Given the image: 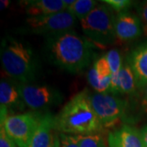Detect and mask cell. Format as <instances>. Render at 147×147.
Here are the masks:
<instances>
[{"instance_id": "6da1fadb", "label": "cell", "mask_w": 147, "mask_h": 147, "mask_svg": "<svg viewBox=\"0 0 147 147\" xmlns=\"http://www.w3.org/2000/svg\"><path fill=\"white\" fill-rule=\"evenodd\" d=\"M44 38L43 48L48 61L69 73L83 71L94 58L96 47L74 30L50 34Z\"/></svg>"}, {"instance_id": "7a4b0ae2", "label": "cell", "mask_w": 147, "mask_h": 147, "mask_svg": "<svg viewBox=\"0 0 147 147\" xmlns=\"http://www.w3.org/2000/svg\"><path fill=\"white\" fill-rule=\"evenodd\" d=\"M90 92L84 89L75 94L54 118L56 131L70 135L101 132L104 129L92 107Z\"/></svg>"}, {"instance_id": "3957f363", "label": "cell", "mask_w": 147, "mask_h": 147, "mask_svg": "<svg viewBox=\"0 0 147 147\" xmlns=\"http://www.w3.org/2000/svg\"><path fill=\"white\" fill-rule=\"evenodd\" d=\"M2 68L19 84L32 83L39 70V61L31 45L13 36L3 38L0 48Z\"/></svg>"}, {"instance_id": "277c9868", "label": "cell", "mask_w": 147, "mask_h": 147, "mask_svg": "<svg viewBox=\"0 0 147 147\" xmlns=\"http://www.w3.org/2000/svg\"><path fill=\"white\" fill-rule=\"evenodd\" d=\"M115 11L104 3H99L83 21L81 28L90 42L99 48H104L115 43Z\"/></svg>"}, {"instance_id": "5b68a950", "label": "cell", "mask_w": 147, "mask_h": 147, "mask_svg": "<svg viewBox=\"0 0 147 147\" xmlns=\"http://www.w3.org/2000/svg\"><path fill=\"white\" fill-rule=\"evenodd\" d=\"M77 19L69 11H64L47 16L28 17L18 31L46 37L59 32L73 30Z\"/></svg>"}, {"instance_id": "8992f818", "label": "cell", "mask_w": 147, "mask_h": 147, "mask_svg": "<svg viewBox=\"0 0 147 147\" xmlns=\"http://www.w3.org/2000/svg\"><path fill=\"white\" fill-rule=\"evenodd\" d=\"M92 107L103 128L115 127L124 119L127 112V100L109 92L90 93Z\"/></svg>"}, {"instance_id": "52a82bcc", "label": "cell", "mask_w": 147, "mask_h": 147, "mask_svg": "<svg viewBox=\"0 0 147 147\" xmlns=\"http://www.w3.org/2000/svg\"><path fill=\"white\" fill-rule=\"evenodd\" d=\"M44 114L41 112H26L9 115L1 124L7 136L18 147H26L39 125Z\"/></svg>"}, {"instance_id": "ba28073f", "label": "cell", "mask_w": 147, "mask_h": 147, "mask_svg": "<svg viewBox=\"0 0 147 147\" xmlns=\"http://www.w3.org/2000/svg\"><path fill=\"white\" fill-rule=\"evenodd\" d=\"M19 89L26 107L36 112L60 105L64 100L59 90L47 84H19Z\"/></svg>"}, {"instance_id": "9c48e42d", "label": "cell", "mask_w": 147, "mask_h": 147, "mask_svg": "<svg viewBox=\"0 0 147 147\" xmlns=\"http://www.w3.org/2000/svg\"><path fill=\"white\" fill-rule=\"evenodd\" d=\"M143 26L140 16L127 9L117 13L115 19V34L117 39L122 42L136 40L143 34Z\"/></svg>"}, {"instance_id": "30bf717a", "label": "cell", "mask_w": 147, "mask_h": 147, "mask_svg": "<svg viewBox=\"0 0 147 147\" xmlns=\"http://www.w3.org/2000/svg\"><path fill=\"white\" fill-rule=\"evenodd\" d=\"M112 79V71L105 55L96 59L88 73V81L96 92H108Z\"/></svg>"}, {"instance_id": "8fae6325", "label": "cell", "mask_w": 147, "mask_h": 147, "mask_svg": "<svg viewBox=\"0 0 147 147\" xmlns=\"http://www.w3.org/2000/svg\"><path fill=\"white\" fill-rule=\"evenodd\" d=\"M107 144L108 147H146L141 131L128 124L110 131Z\"/></svg>"}, {"instance_id": "7c38bea8", "label": "cell", "mask_w": 147, "mask_h": 147, "mask_svg": "<svg viewBox=\"0 0 147 147\" xmlns=\"http://www.w3.org/2000/svg\"><path fill=\"white\" fill-rule=\"evenodd\" d=\"M0 105L8 113L22 111L26 105L22 99L19 84L15 80L2 79L0 82Z\"/></svg>"}, {"instance_id": "4fadbf2b", "label": "cell", "mask_w": 147, "mask_h": 147, "mask_svg": "<svg viewBox=\"0 0 147 147\" xmlns=\"http://www.w3.org/2000/svg\"><path fill=\"white\" fill-rule=\"evenodd\" d=\"M126 61L135 74L137 88L142 89L147 85V40L131 49Z\"/></svg>"}, {"instance_id": "5bb4252c", "label": "cell", "mask_w": 147, "mask_h": 147, "mask_svg": "<svg viewBox=\"0 0 147 147\" xmlns=\"http://www.w3.org/2000/svg\"><path fill=\"white\" fill-rule=\"evenodd\" d=\"M137 88L135 74L128 63L124 61L119 73L112 77L108 92L116 96L130 95L135 93Z\"/></svg>"}, {"instance_id": "9a60e30c", "label": "cell", "mask_w": 147, "mask_h": 147, "mask_svg": "<svg viewBox=\"0 0 147 147\" xmlns=\"http://www.w3.org/2000/svg\"><path fill=\"white\" fill-rule=\"evenodd\" d=\"M28 17L47 16L66 11L63 0H27L21 1Z\"/></svg>"}, {"instance_id": "2e32d148", "label": "cell", "mask_w": 147, "mask_h": 147, "mask_svg": "<svg viewBox=\"0 0 147 147\" xmlns=\"http://www.w3.org/2000/svg\"><path fill=\"white\" fill-rule=\"evenodd\" d=\"M54 118L51 113L42 116L39 125L26 147H50L52 145L54 128Z\"/></svg>"}, {"instance_id": "e0dca14e", "label": "cell", "mask_w": 147, "mask_h": 147, "mask_svg": "<svg viewBox=\"0 0 147 147\" xmlns=\"http://www.w3.org/2000/svg\"><path fill=\"white\" fill-rule=\"evenodd\" d=\"M97 5V2L93 0H75L74 3L67 11L81 21L88 16Z\"/></svg>"}, {"instance_id": "ac0fdd59", "label": "cell", "mask_w": 147, "mask_h": 147, "mask_svg": "<svg viewBox=\"0 0 147 147\" xmlns=\"http://www.w3.org/2000/svg\"><path fill=\"white\" fill-rule=\"evenodd\" d=\"M74 136L80 147H108V144L101 132Z\"/></svg>"}, {"instance_id": "d6986e66", "label": "cell", "mask_w": 147, "mask_h": 147, "mask_svg": "<svg viewBox=\"0 0 147 147\" xmlns=\"http://www.w3.org/2000/svg\"><path fill=\"white\" fill-rule=\"evenodd\" d=\"M110 64V69L112 71V77L119 73L123 65V61L121 56L120 52L117 49H111L105 54Z\"/></svg>"}, {"instance_id": "ffe728a7", "label": "cell", "mask_w": 147, "mask_h": 147, "mask_svg": "<svg viewBox=\"0 0 147 147\" xmlns=\"http://www.w3.org/2000/svg\"><path fill=\"white\" fill-rule=\"evenodd\" d=\"M102 3L110 6L113 10L118 13L122 11L127 10L132 3V2L129 0H105L102 1Z\"/></svg>"}, {"instance_id": "44dd1931", "label": "cell", "mask_w": 147, "mask_h": 147, "mask_svg": "<svg viewBox=\"0 0 147 147\" xmlns=\"http://www.w3.org/2000/svg\"><path fill=\"white\" fill-rule=\"evenodd\" d=\"M61 147H80L74 135L59 132Z\"/></svg>"}, {"instance_id": "7402d4cb", "label": "cell", "mask_w": 147, "mask_h": 147, "mask_svg": "<svg viewBox=\"0 0 147 147\" xmlns=\"http://www.w3.org/2000/svg\"><path fill=\"white\" fill-rule=\"evenodd\" d=\"M137 12L142 20L144 33L147 35V1L142 2L138 5Z\"/></svg>"}, {"instance_id": "603a6c76", "label": "cell", "mask_w": 147, "mask_h": 147, "mask_svg": "<svg viewBox=\"0 0 147 147\" xmlns=\"http://www.w3.org/2000/svg\"><path fill=\"white\" fill-rule=\"evenodd\" d=\"M16 143L7 136L3 127H0V147H16Z\"/></svg>"}, {"instance_id": "cb8c5ba5", "label": "cell", "mask_w": 147, "mask_h": 147, "mask_svg": "<svg viewBox=\"0 0 147 147\" xmlns=\"http://www.w3.org/2000/svg\"><path fill=\"white\" fill-rule=\"evenodd\" d=\"M142 90V94L140 100V109L143 114L147 115V85Z\"/></svg>"}, {"instance_id": "d4e9b609", "label": "cell", "mask_w": 147, "mask_h": 147, "mask_svg": "<svg viewBox=\"0 0 147 147\" xmlns=\"http://www.w3.org/2000/svg\"><path fill=\"white\" fill-rule=\"evenodd\" d=\"M50 147H61V141H60V137H59V133L53 132V142H52V145H51Z\"/></svg>"}, {"instance_id": "484cf974", "label": "cell", "mask_w": 147, "mask_h": 147, "mask_svg": "<svg viewBox=\"0 0 147 147\" xmlns=\"http://www.w3.org/2000/svg\"><path fill=\"white\" fill-rule=\"evenodd\" d=\"M142 133V138H143V142L145 144V146L147 147V123L142 127V129L140 130Z\"/></svg>"}, {"instance_id": "4316f807", "label": "cell", "mask_w": 147, "mask_h": 147, "mask_svg": "<svg viewBox=\"0 0 147 147\" xmlns=\"http://www.w3.org/2000/svg\"><path fill=\"white\" fill-rule=\"evenodd\" d=\"M0 7H1V10H4L8 6L10 5V1L7 0H1L0 2Z\"/></svg>"}]
</instances>
